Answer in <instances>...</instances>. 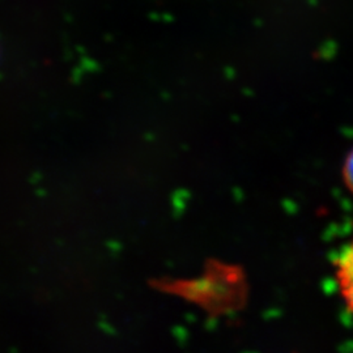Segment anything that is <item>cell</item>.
Returning <instances> with one entry per match:
<instances>
[{
	"instance_id": "obj_2",
	"label": "cell",
	"mask_w": 353,
	"mask_h": 353,
	"mask_svg": "<svg viewBox=\"0 0 353 353\" xmlns=\"http://www.w3.org/2000/svg\"><path fill=\"white\" fill-rule=\"evenodd\" d=\"M344 178L348 188L353 191V151L350 153L345 165H344Z\"/></svg>"
},
{
	"instance_id": "obj_1",
	"label": "cell",
	"mask_w": 353,
	"mask_h": 353,
	"mask_svg": "<svg viewBox=\"0 0 353 353\" xmlns=\"http://www.w3.org/2000/svg\"><path fill=\"white\" fill-rule=\"evenodd\" d=\"M336 280L341 299L353 314V241L341 250L338 256Z\"/></svg>"
}]
</instances>
